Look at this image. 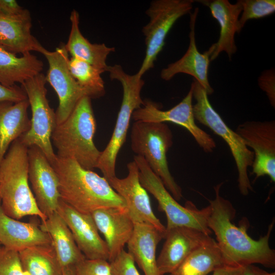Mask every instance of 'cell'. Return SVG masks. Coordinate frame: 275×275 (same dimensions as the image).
Masks as SVG:
<instances>
[{
    "label": "cell",
    "instance_id": "obj_12",
    "mask_svg": "<svg viewBox=\"0 0 275 275\" xmlns=\"http://www.w3.org/2000/svg\"><path fill=\"white\" fill-rule=\"evenodd\" d=\"M193 85L191 83L186 95L173 107L162 111L157 103L150 100H145L141 107L133 112L131 118L134 121L169 122L181 126L188 131L205 152H212L216 147V143L209 134L196 124L193 112Z\"/></svg>",
    "mask_w": 275,
    "mask_h": 275
},
{
    "label": "cell",
    "instance_id": "obj_17",
    "mask_svg": "<svg viewBox=\"0 0 275 275\" xmlns=\"http://www.w3.org/2000/svg\"><path fill=\"white\" fill-rule=\"evenodd\" d=\"M165 241L157 258L161 275L174 270L193 252L211 239L210 235L195 228L176 227L166 229Z\"/></svg>",
    "mask_w": 275,
    "mask_h": 275
},
{
    "label": "cell",
    "instance_id": "obj_23",
    "mask_svg": "<svg viewBox=\"0 0 275 275\" xmlns=\"http://www.w3.org/2000/svg\"><path fill=\"white\" fill-rule=\"evenodd\" d=\"M165 233L146 224L135 223L127 244L128 253L145 275H161L157 265L156 251Z\"/></svg>",
    "mask_w": 275,
    "mask_h": 275
},
{
    "label": "cell",
    "instance_id": "obj_39",
    "mask_svg": "<svg viewBox=\"0 0 275 275\" xmlns=\"http://www.w3.org/2000/svg\"><path fill=\"white\" fill-rule=\"evenodd\" d=\"M243 275H275L274 272H268L255 264L244 267Z\"/></svg>",
    "mask_w": 275,
    "mask_h": 275
},
{
    "label": "cell",
    "instance_id": "obj_16",
    "mask_svg": "<svg viewBox=\"0 0 275 275\" xmlns=\"http://www.w3.org/2000/svg\"><path fill=\"white\" fill-rule=\"evenodd\" d=\"M57 211L68 226L78 248L86 259L108 261L106 243L100 236L91 213L79 212L61 200Z\"/></svg>",
    "mask_w": 275,
    "mask_h": 275
},
{
    "label": "cell",
    "instance_id": "obj_22",
    "mask_svg": "<svg viewBox=\"0 0 275 275\" xmlns=\"http://www.w3.org/2000/svg\"><path fill=\"white\" fill-rule=\"evenodd\" d=\"M0 243L8 250L19 252L29 248L51 244V240L39 225L20 222L6 215L0 201Z\"/></svg>",
    "mask_w": 275,
    "mask_h": 275
},
{
    "label": "cell",
    "instance_id": "obj_21",
    "mask_svg": "<svg viewBox=\"0 0 275 275\" xmlns=\"http://www.w3.org/2000/svg\"><path fill=\"white\" fill-rule=\"evenodd\" d=\"M200 2L209 8L212 16L217 20L220 27L218 41L211 46L213 50L210 57V61L216 59L222 52H225L231 60L237 51L235 35L240 32L238 20L242 8L240 0L234 4L228 0Z\"/></svg>",
    "mask_w": 275,
    "mask_h": 275
},
{
    "label": "cell",
    "instance_id": "obj_40",
    "mask_svg": "<svg viewBox=\"0 0 275 275\" xmlns=\"http://www.w3.org/2000/svg\"><path fill=\"white\" fill-rule=\"evenodd\" d=\"M63 275H77L75 267L64 270Z\"/></svg>",
    "mask_w": 275,
    "mask_h": 275
},
{
    "label": "cell",
    "instance_id": "obj_32",
    "mask_svg": "<svg viewBox=\"0 0 275 275\" xmlns=\"http://www.w3.org/2000/svg\"><path fill=\"white\" fill-rule=\"evenodd\" d=\"M0 275H25L18 252L0 248Z\"/></svg>",
    "mask_w": 275,
    "mask_h": 275
},
{
    "label": "cell",
    "instance_id": "obj_35",
    "mask_svg": "<svg viewBox=\"0 0 275 275\" xmlns=\"http://www.w3.org/2000/svg\"><path fill=\"white\" fill-rule=\"evenodd\" d=\"M260 88L265 93L271 105L275 107V71L274 68L262 72L258 78Z\"/></svg>",
    "mask_w": 275,
    "mask_h": 275
},
{
    "label": "cell",
    "instance_id": "obj_29",
    "mask_svg": "<svg viewBox=\"0 0 275 275\" xmlns=\"http://www.w3.org/2000/svg\"><path fill=\"white\" fill-rule=\"evenodd\" d=\"M18 253L25 275H63L52 243L29 248Z\"/></svg>",
    "mask_w": 275,
    "mask_h": 275
},
{
    "label": "cell",
    "instance_id": "obj_13",
    "mask_svg": "<svg viewBox=\"0 0 275 275\" xmlns=\"http://www.w3.org/2000/svg\"><path fill=\"white\" fill-rule=\"evenodd\" d=\"M254 154L252 174L255 180L264 176L275 181V121H248L235 130Z\"/></svg>",
    "mask_w": 275,
    "mask_h": 275
},
{
    "label": "cell",
    "instance_id": "obj_36",
    "mask_svg": "<svg viewBox=\"0 0 275 275\" xmlns=\"http://www.w3.org/2000/svg\"><path fill=\"white\" fill-rule=\"evenodd\" d=\"M27 99L26 93L21 87L16 85L7 87L0 84V102L10 101L17 103Z\"/></svg>",
    "mask_w": 275,
    "mask_h": 275
},
{
    "label": "cell",
    "instance_id": "obj_33",
    "mask_svg": "<svg viewBox=\"0 0 275 275\" xmlns=\"http://www.w3.org/2000/svg\"><path fill=\"white\" fill-rule=\"evenodd\" d=\"M77 275H113L109 261L103 259H88L75 267Z\"/></svg>",
    "mask_w": 275,
    "mask_h": 275
},
{
    "label": "cell",
    "instance_id": "obj_8",
    "mask_svg": "<svg viewBox=\"0 0 275 275\" xmlns=\"http://www.w3.org/2000/svg\"><path fill=\"white\" fill-rule=\"evenodd\" d=\"M133 160L139 170V179L142 185L155 198L158 209L166 215V229L188 227L208 235L211 234L212 231L207 224L210 212L209 205L200 210L191 202L188 201L185 206H182L167 189L160 178L152 171L143 157L134 155Z\"/></svg>",
    "mask_w": 275,
    "mask_h": 275
},
{
    "label": "cell",
    "instance_id": "obj_38",
    "mask_svg": "<svg viewBox=\"0 0 275 275\" xmlns=\"http://www.w3.org/2000/svg\"><path fill=\"white\" fill-rule=\"evenodd\" d=\"M244 267L224 265L213 272L212 275H243Z\"/></svg>",
    "mask_w": 275,
    "mask_h": 275
},
{
    "label": "cell",
    "instance_id": "obj_37",
    "mask_svg": "<svg viewBox=\"0 0 275 275\" xmlns=\"http://www.w3.org/2000/svg\"><path fill=\"white\" fill-rule=\"evenodd\" d=\"M24 9L15 0H0V14L6 16L17 15Z\"/></svg>",
    "mask_w": 275,
    "mask_h": 275
},
{
    "label": "cell",
    "instance_id": "obj_28",
    "mask_svg": "<svg viewBox=\"0 0 275 275\" xmlns=\"http://www.w3.org/2000/svg\"><path fill=\"white\" fill-rule=\"evenodd\" d=\"M224 265L221 251L211 238L193 252L169 275H208Z\"/></svg>",
    "mask_w": 275,
    "mask_h": 275
},
{
    "label": "cell",
    "instance_id": "obj_34",
    "mask_svg": "<svg viewBox=\"0 0 275 275\" xmlns=\"http://www.w3.org/2000/svg\"><path fill=\"white\" fill-rule=\"evenodd\" d=\"M109 263L113 275H140L133 259L124 250Z\"/></svg>",
    "mask_w": 275,
    "mask_h": 275
},
{
    "label": "cell",
    "instance_id": "obj_24",
    "mask_svg": "<svg viewBox=\"0 0 275 275\" xmlns=\"http://www.w3.org/2000/svg\"><path fill=\"white\" fill-rule=\"evenodd\" d=\"M39 227L50 236L63 272L74 268L86 259L78 248L68 226L57 211L41 221Z\"/></svg>",
    "mask_w": 275,
    "mask_h": 275
},
{
    "label": "cell",
    "instance_id": "obj_26",
    "mask_svg": "<svg viewBox=\"0 0 275 275\" xmlns=\"http://www.w3.org/2000/svg\"><path fill=\"white\" fill-rule=\"evenodd\" d=\"M28 99L0 102V164L10 146L30 128Z\"/></svg>",
    "mask_w": 275,
    "mask_h": 275
},
{
    "label": "cell",
    "instance_id": "obj_31",
    "mask_svg": "<svg viewBox=\"0 0 275 275\" xmlns=\"http://www.w3.org/2000/svg\"><path fill=\"white\" fill-rule=\"evenodd\" d=\"M240 2L242 8L238 20L240 32L248 20L263 18L275 12L274 0H240Z\"/></svg>",
    "mask_w": 275,
    "mask_h": 275
},
{
    "label": "cell",
    "instance_id": "obj_20",
    "mask_svg": "<svg viewBox=\"0 0 275 275\" xmlns=\"http://www.w3.org/2000/svg\"><path fill=\"white\" fill-rule=\"evenodd\" d=\"M31 15L28 9L14 16L0 14V47L14 54L35 51L44 47L32 35Z\"/></svg>",
    "mask_w": 275,
    "mask_h": 275
},
{
    "label": "cell",
    "instance_id": "obj_19",
    "mask_svg": "<svg viewBox=\"0 0 275 275\" xmlns=\"http://www.w3.org/2000/svg\"><path fill=\"white\" fill-rule=\"evenodd\" d=\"M91 215L99 232L104 237L110 262L124 250L133 233L134 224L126 208H101L93 211Z\"/></svg>",
    "mask_w": 275,
    "mask_h": 275
},
{
    "label": "cell",
    "instance_id": "obj_1",
    "mask_svg": "<svg viewBox=\"0 0 275 275\" xmlns=\"http://www.w3.org/2000/svg\"><path fill=\"white\" fill-rule=\"evenodd\" d=\"M223 182L214 187L215 198L209 201L210 212L207 226L214 232L224 264L243 266L259 264L265 267H275V251L269 245V238L274 220L269 225L267 233L258 240L248 234L249 222L243 217L238 226L232 222L236 211L232 204L220 195Z\"/></svg>",
    "mask_w": 275,
    "mask_h": 275
},
{
    "label": "cell",
    "instance_id": "obj_18",
    "mask_svg": "<svg viewBox=\"0 0 275 275\" xmlns=\"http://www.w3.org/2000/svg\"><path fill=\"white\" fill-rule=\"evenodd\" d=\"M198 13L199 8H196L190 14L189 43L187 51L180 59L162 69L160 77L162 79L168 81L178 73L190 75L205 89L208 95L212 94L214 91L208 79L210 57L212 49L210 47L203 53L198 50L196 42L195 26Z\"/></svg>",
    "mask_w": 275,
    "mask_h": 275
},
{
    "label": "cell",
    "instance_id": "obj_4",
    "mask_svg": "<svg viewBox=\"0 0 275 275\" xmlns=\"http://www.w3.org/2000/svg\"><path fill=\"white\" fill-rule=\"evenodd\" d=\"M28 148L20 139L13 142L0 164V201L8 216L19 220L35 216L47 217L39 209L28 177Z\"/></svg>",
    "mask_w": 275,
    "mask_h": 275
},
{
    "label": "cell",
    "instance_id": "obj_15",
    "mask_svg": "<svg viewBox=\"0 0 275 275\" xmlns=\"http://www.w3.org/2000/svg\"><path fill=\"white\" fill-rule=\"evenodd\" d=\"M128 174L123 178L116 176L108 180L112 187L125 201L126 209L135 223L151 225L166 232V227L153 212L147 191L142 185L139 170L133 160L127 164Z\"/></svg>",
    "mask_w": 275,
    "mask_h": 275
},
{
    "label": "cell",
    "instance_id": "obj_6",
    "mask_svg": "<svg viewBox=\"0 0 275 275\" xmlns=\"http://www.w3.org/2000/svg\"><path fill=\"white\" fill-rule=\"evenodd\" d=\"M130 138L132 151L145 159L173 198L180 201L182 189L171 175L167 160V152L173 145L169 127L164 123L135 121Z\"/></svg>",
    "mask_w": 275,
    "mask_h": 275
},
{
    "label": "cell",
    "instance_id": "obj_27",
    "mask_svg": "<svg viewBox=\"0 0 275 275\" xmlns=\"http://www.w3.org/2000/svg\"><path fill=\"white\" fill-rule=\"evenodd\" d=\"M43 68V62L31 52L18 57L0 47V84L5 87L21 85Z\"/></svg>",
    "mask_w": 275,
    "mask_h": 275
},
{
    "label": "cell",
    "instance_id": "obj_10",
    "mask_svg": "<svg viewBox=\"0 0 275 275\" xmlns=\"http://www.w3.org/2000/svg\"><path fill=\"white\" fill-rule=\"evenodd\" d=\"M194 2L193 0H155L151 3L146 11L149 21L142 29L146 48L145 58L137 72L139 75L142 76L153 68L169 31L177 20L190 12Z\"/></svg>",
    "mask_w": 275,
    "mask_h": 275
},
{
    "label": "cell",
    "instance_id": "obj_9",
    "mask_svg": "<svg viewBox=\"0 0 275 275\" xmlns=\"http://www.w3.org/2000/svg\"><path fill=\"white\" fill-rule=\"evenodd\" d=\"M45 75L40 73L21 85L32 112L30 129L19 138L28 148L36 146L44 153L51 164L56 158L51 143V135L57 123L56 112L46 97Z\"/></svg>",
    "mask_w": 275,
    "mask_h": 275
},
{
    "label": "cell",
    "instance_id": "obj_41",
    "mask_svg": "<svg viewBox=\"0 0 275 275\" xmlns=\"http://www.w3.org/2000/svg\"><path fill=\"white\" fill-rule=\"evenodd\" d=\"M1 245H1V243H0V248L2 247Z\"/></svg>",
    "mask_w": 275,
    "mask_h": 275
},
{
    "label": "cell",
    "instance_id": "obj_14",
    "mask_svg": "<svg viewBox=\"0 0 275 275\" xmlns=\"http://www.w3.org/2000/svg\"><path fill=\"white\" fill-rule=\"evenodd\" d=\"M28 155L29 183L39 209L47 217L57 211L61 200L58 177L38 147L28 148Z\"/></svg>",
    "mask_w": 275,
    "mask_h": 275
},
{
    "label": "cell",
    "instance_id": "obj_7",
    "mask_svg": "<svg viewBox=\"0 0 275 275\" xmlns=\"http://www.w3.org/2000/svg\"><path fill=\"white\" fill-rule=\"evenodd\" d=\"M193 85V98L196 100L193 112L196 120L210 128L221 137L229 147L238 172V188L240 194L247 196L253 190L248 175L254 154L245 144L241 137L227 125L210 104L205 89L195 79Z\"/></svg>",
    "mask_w": 275,
    "mask_h": 275
},
{
    "label": "cell",
    "instance_id": "obj_2",
    "mask_svg": "<svg viewBox=\"0 0 275 275\" xmlns=\"http://www.w3.org/2000/svg\"><path fill=\"white\" fill-rule=\"evenodd\" d=\"M51 165L58 177L61 200L78 211L91 213L101 208H126L124 199L104 177L75 160L56 155Z\"/></svg>",
    "mask_w": 275,
    "mask_h": 275
},
{
    "label": "cell",
    "instance_id": "obj_30",
    "mask_svg": "<svg viewBox=\"0 0 275 275\" xmlns=\"http://www.w3.org/2000/svg\"><path fill=\"white\" fill-rule=\"evenodd\" d=\"M69 71L78 85L86 90L90 98H98L105 93L102 73L88 63L75 57L68 61Z\"/></svg>",
    "mask_w": 275,
    "mask_h": 275
},
{
    "label": "cell",
    "instance_id": "obj_5",
    "mask_svg": "<svg viewBox=\"0 0 275 275\" xmlns=\"http://www.w3.org/2000/svg\"><path fill=\"white\" fill-rule=\"evenodd\" d=\"M111 79L118 80L123 88V98L115 126L106 147L101 151L96 168L108 181L116 177L115 167L119 152L126 142L130 119L133 112L144 104L141 92L144 85L137 73H126L118 64L108 66L107 71Z\"/></svg>",
    "mask_w": 275,
    "mask_h": 275
},
{
    "label": "cell",
    "instance_id": "obj_11",
    "mask_svg": "<svg viewBox=\"0 0 275 275\" xmlns=\"http://www.w3.org/2000/svg\"><path fill=\"white\" fill-rule=\"evenodd\" d=\"M41 53L45 56L48 63V69L45 75L46 82L53 88L59 99L56 112L58 125L68 117L81 98L89 96L69 71V53L65 44L61 43L54 51H49L44 47Z\"/></svg>",
    "mask_w": 275,
    "mask_h": 275
},
{
    "label": "cell",
    "instance_id": "obj_3",
    "mask_svg": "<svg viewBox=\"0 0 275 275\" xmlns=\"http://www.w3.org/2000/svg\"><path fill=\"white\" fill-rule=\"evenodd\" d=\"M96 122L91 98L84 96L62 123L57 125L51 141L57 149L56 155L76 161L84 168H96L101 151L94 143Z\"/></svg>",
    "mask_w": 275,
    "mask_h": 275
},
{
    "label": "cell",
    "instance_id": "obj_25",
    "mask_svg": "<svg viewBox=\"0 0 275 275\" xmlns=\"http://www.w3.org/2000/svg\"><path fill=\"white\" fill-rule=\"evenodd\" d=\"M70 20L71 30L65 44L69 54L88 63L102 73L106 72L107 56L115 51V48L104 43H92L86 38L79 29V14L76 10L72 11Z\"/></svg>",
    "mask_w": 275,
    "mask_h": 275
}]
</instances>
